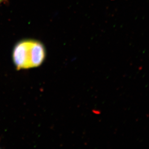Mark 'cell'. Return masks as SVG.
Returning a JSON list of instances; mask_svg holds the SVG:
<instances>
[{"label":"cell","mask_w":149,"mask_h":149,"mask_svg":"<svg viewBox=\"0 0 149 149\" xmlns=\"http://www.w3.org/2000/svg\"><path fill=\"white\" fill-rule=\"evenodd\" d=\"M46 57L44 45L36 40H22L15 45L12 58L17 70H27L41 66Z\"/></svg>","instance_id":"obj_1"},{"label":"cell","mask_w":149,"mask_h":149,"mask_svg":"<svg viewBox=\"0 0 149 149\" xmlns=\"http://www.w3.org/2000/svg\"><path fill=\"white\" fill-rule=\"evenodd\" d=\"M3 1V0H0V3H1Z\"/></svg>","instance_id":"obj_2"}]
</instances>
